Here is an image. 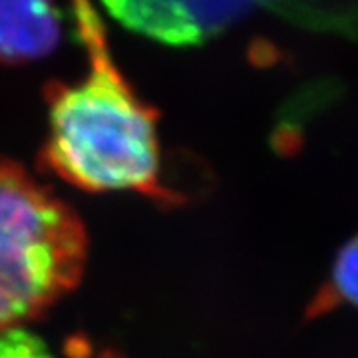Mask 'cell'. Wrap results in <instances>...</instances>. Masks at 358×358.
<instances>
[{"label":"cell","mask_w":358,"mask_h":358,"mask_svg":"<svg viewBox=\"0 0 358 358\" xmlns=\"http://www.w3.org/2000/svg\"><path fill=\"white\" fill-rule=\"evenodd\" d=\"M86 48L90 74L74 86L46 88L48 140L42 164L86 192H138L171 199L162 185L157 112L131 90L114 64L106 26L88 2L70 8Z\"/></svg>","instance_id":"obj_1"},{"label":"cell","mask_w":358,"mask_h":358,"mask_svg":"<svg viewBox=\"0 0 358 358\" xmlns=\"http://www.w3.org/2000/svg\"><path fill=\"white\" fill-rule=\"evenodd\" d=\"M102 358H115V357H102Z\"/></svg>","instance_id":"obj_7"},{"label":"cell","mask_w":358,"mask_h":358,"mask_svg":"<svg viewBox=\"0 0 358 358\" xmlns=\"http://www.w3.org/2000/svg\"><path fill=\"white\" fill-rule=\"evenodd\" d=\"M0 358H56L44 341L24 329L0 331Z\"/></svg>","instance_id":"obj_6"},{"label":"cell","mask_w":358,"mask_h":358,"mask_svg":"<svg viewBox=\"0 0 358 358\" xmlns=\"http://www.w3.org/2000/svg\"><path fill=\"white\" fill-rule=\"evenodd\" d=\"M341 303L358 308V235L338 251L331 279L319 294V303L315 307L317 310H324Z\"/></svg>","instance_id":"obj_5"},{"label":"cell","mask_w":358,"mask_h":358,"mask_svg":"<svg viewBox=\"0 0 358 358\" xmlns=\"http://www.w3.org/2000/svg\"><path fill=\"white\" fill-rule=\"evenodd\" d=\"M106 10L129 30L167 46H201L255 4L241 2H106Z\"/></svg>","instance_id":"obj_3"},{"label":"cell","mask_w":358,"mask_h":358,"mask_svg":"<svg viewBox=\"0 0 358 358\" xmlns=\"http://www.w3.org/2000/svg\"><path fill=\"white\" fill-rule=\"evenodd\" d=\"M86 257L76 211L24 167L0 159V331L36 319L72 291Z\"/></svg>","instance_id":"obj_2"},{"label":"cell","mask_w":358,"mask_h":358,"mask_svg":"<svg viewBox=\"0 0 358 358\" xmlns=\"http://www.w3.org/2000/svg\"><path fill=\"white\" fill-rule=\"evenodd\" d=\"M64 13L48 2L0 0V62L24 64L50 54L62 38Z\"/></svg>","instance_id":"obj_4"}]
</instances>
